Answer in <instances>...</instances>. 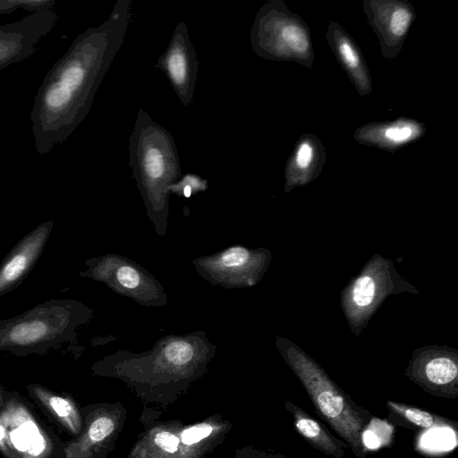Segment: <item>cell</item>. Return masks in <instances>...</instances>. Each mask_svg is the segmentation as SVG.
Returning <instances> with one entry per match:
<instances>
[{"label":"cell","instance_id":"cell-1","mask_svg":"<svg viewBox=\"0 0 458 458\" xmlns=\"http://www.w3.org/2000/svg\"><path fill=\"white\" fill-rule=\"evenodd\" d=\"M131 16V1L118 0L109 17L78 35L44 77L30 112L39 155L67 140L87 116Z\"/></svg>","mask_w":458,"mask_h":458},{"label":"cell","instance_id":"cell-2","mask_svg":"<svg viewBox=\"0 0 458 458\" xmlns=\"http://www.w3.org/2000/svg\"><path fill=\"white\" fill-rule=\"evenodd\" d=\"M276 347L284 362L296 376L318 414L345 442L357 458H367L364 434L374 416L357 404L303 349L284 337Z\"/></svg>","mask_w":458,"mask_h":458},{"label":"cell","instance_id":"cell-3","mask_svg":"<svg viewBox=\"0 0 458 458\" xmlns=\"http://www.w3.org/2000/svg\"><path fill=\"white\" fill-rule=\"evenodd\" d=\"M87 309L68 299H52L13 318L0 320V351L14 355L43 354L73 338Z\"/></svg>","mask_w":458,"mask_h":458},{"label":"cell","instance_id":"cell-4","mask_svg":"<svg viewBox=\"0 0 458 458\" xmlns=\"http://www.w3.org/2000/svg\"><path fill=\"white\" fill-rule=\"evenodd\" d=\"M129 165L139 188L151 201H163L181 174V163L171 133L139 109L129 139Z\"/></svg>","mask_w":458,"mask_h":458},{"label":"cell","instance_id":"cell-5","mask_svg":"<svg viewBox=\"0 0 458 458\" xmlns=\"http://www.w3.org/2000/svg\"><path fill=\"white\" fill-rule=\"evenodd\" d=\"M250 44L261 58L292 61L306 67L314 64L310 29L282 0H269L259 8L250 30Z\"/></svg>","mask_w":458,"mask_h":458},{"label":"cell","instance_id":"cell-6","mask_svg":"<svg viewBox=\"0 0 458 458\" xmlns=\"http://www.w3.org/2000/svg\"><path fill=\"white\" fill-rule=\"evenodd\" d=\"M419 291L397 272L394 262L375 254L341 292L340 305L352 333L359 336L390 295Z\"/></svg>","mask_w":458,"mask_h":458},{"label":"cell","instance_id":"cell-7","mask_svg":"<svg viewBox=\"0 0 458 458\" xmlns=\"http://www.w3.org/2000/svg\"><path fill=\"white\" fill-rule=\"evenodd\" d=\"M404 376L427 394L439 398H458V351L447 345L415 349Z\"/></svg>","mask_w":458,"mask_h":458},{"label":"cell","instance_id":"cell-8","mask_svg":"<svg viewBox=\"0 0 458 458\" xmlns=\"http://www.w3.org/2000/svg\"><path fill=\"white\" fill-rule=\"evenodd\" d=\"M155 67L165 74L179 100L187 107L193 98L199 62L184 21L176 25Z\"/></svg>","mask_w":458,"mask_h":458},{"label":"cell","instance_id":"cell-9","mask_svg":"<svg viewBox=\"0 0 458 458\" xmlns=\"http://www.w3.org/2000/svg\"><path fill=\"white\" fill-rule=\"evenodd\" d=\"M363 10L377 35L382 55L395 58L401 51L416 13L413 6L400 0H364Z\"/></svg>","mask_w":458,"mask_h":458},{"label":"cell","instance_id":"cell-10","mask_svg":"<svg viewBox=\"0 0 458 458\" xmlns=\"http://www.w3.org/2000/svg\"><path fill=\"white\" fill-rule=\"evenodd\" d=\"M57 21V13L50 9L1 25L0 70L30 57L38 42L54 29Z\"/></svg>","mask_w":458,"mask_h":458},{"label":"cell","instance_id":"cell-11","mask_svg":"<svg viewBox=\"0 0 458 458\" xmlns=\"http://www.w3.org/2000/svg\"><path fill=\"white\" fill-rule=\"evenodd\" d=\"M8 445L15 458H47L52 445L30 411L20 402L10 400L0 411Z\"/></svg>","mask_w":458,"mask_h":458},{"label":"cell","instance_id":"cell-12","mask_svg":"<svg viewBox=\"0 0 458 458\" xmlns=\"http://www.w3.org/2000/svg\"><path fill=\"white\" fill-rule=\"evenodd\" d=\"M54 223L39 224L25 234L0 264V297L16 289L29 276L50 237Z\"/></svg>","mask_w":458,"mask_h":458},{"label":"cell","instance_id":"cell-13","mask_svg":"<svg viewBox=\"0 0 458 458\" xmlns=\"http://www.w3.org/2000/svg\"><path fill=\"white\" fill-rule=\"evenodd\" d=\"M422 123L410 118H398L392 122L369 123L356 129L354 140L369 146L394 152L424 135Z\"/></svg>","mask_w":458,"mask_h":458},{"label":"cell","instance_id":"cell-14","mask_svg":"<svg viewBox=\"0 0 458 458\" xmlns=\"http://www.w3.org/2000/svg\"><path fill=\"white\" fill-rule=\"evenodd\" d=\"M326 38L359 95H369L372 91L371 76L365 59L352 38L338 23L330 21Z\"/></svg>","mask_w":458,"mask_h":458},{"label":"cell","instance_id":"cell-15","mask_svg":"<svg viewBox=\"0 0 458 458\" xmlns=\"http://www.w3.org/2000/svg\"><path fill=\"white\" fill-rule=\"evenodd\" d=\"M326 159L325 148L318 137L310 133L301 136L285 165V192L315 180Z\"/></svg>","mask_w":458,"mask_h":458},{"label":"cell","instance_id":"cell-16","mask_svg":"<svg viewBox=\"0 0 458 458\" xmlns=\"http://www.w3.org/2000/svg\"><path fill=\"white\" fill-rule=\"evenodd\" d=\"M285 408L291 414L295 430L310 446L333 458L345 457L348 445L335 437L324 423L292 401L285 402Z\"/></svg>","mask_w":458,"mask_h":458},{"label":"cell","instance_id":"cell-17","mask_svg":"<svg viewBox=\"0 0 458 458\" xmlns=\"http://www.w3.org/2000/svg\"><path fill=\"white\" fill-rule=\"evenodd\" d=\"M387 420L394 425L419 430L451 428L457 431L458 422L447 417L403 402L387 400Z\"/></svg>","mask_w":458,"mask_h":458},{"label":"cell","instance_id":"cell-18","mask_svg":"<svg viewBox=\"0 0 458 458\" xmlns=\"http://www.w3.org/2000/svg\"><path fill=\"white\" fill-rule=\"evenodd\" d=\"M29 389L64 427L72 433H77L80 430V416L74 403L70 399L39 385H30Z\"/></svg>","mask_w":458,"mask_h":458},{"label":"cell","instance_id":"cell-19","mask_svg":"<svg viewBox=\"0 0 458 458\" xmlns=\"http://www.w3.org/2000/svg\"><path fill=\"white\" fill-rule=\"evenodd\" d=\"M114 430L113 420L106 416L95 419L89 426L86 436L78 442H72L65 450L64 458H83L87 448L107 437Z\"/></svg>","mask_w":458,"mask_h":458},{"label":"cell","instance_id":"cell-20","mask_svg":"<svg viewBox=\"0 0 458 458\" xmlns=\"http://www.w3.org/2000/svg\"><path fill=\"white\" fill-rule=\"evenodd\" d=\"M165 357L172 363L183 365L189 362L193 356L191 346L184 341H174L165 350Z\"/></svg>","mask_w":458,"mask_h":458},{"label":"cell","instance_id":"cell-21","mask_svg":"<svg viewBox=\"0 0 458 458\" xmlns=\"http://www.w3.org/2000/svg\"><path fill=\"white\" fill-rule=\"evenodd\" d=\"M250 259V253L243 247L227 250L221 257L220 263L226 267H238L246 265Z\"/></svg>","mask_w":458,"mask_h":458},{"label":"cell","instance_id":"cell-22","mask_svg":"<svg viewBox=\"0 0 458 458\" xmlns=\"http://www.w3.org/2000/svg\"><path fill=\"white\" fill-rule=\"evenodd\" d=\"M212 430V427L207 423L195 425L182 433V441L185 445H193L208 437Z\"/></svg>","mask_w":458,"mask_h":458},{"label":"cell","instance_id":"cell-23","mask_svg":"<svg viewBox=\"0 0 458 458\" xmlns=\"http://www.w3.org/2000/svg\"><path fill=\"white\" fill-rule=\"evenodd\" d=\"M117 280L123 286L134 289L140 283V275L133 267H121L117 271Z\"/></svg>","mask_w":458,"mask_h":458},{"label":"cell","instance_id":"cell-24","mask_svg":"<svg viewBox=\"0 0 458 458\" xmlns=\"http://www.w3.org/2000/svg\"><path fill=\"white\" fill-rule=\"evenodd\" d=\"M55 4V0H17L18 7L30 13L50 10Z\"/></svg>","mask_w":458,"mask_h":458},{"label":"cell","instance_id":"cell-25","mask_svg":"<svg viewBox=\"0 0 458 458\" xmlns=\"http://www.w3.org/2000/svg\"><path fill=\"white\" fill-rule=\"evenodd\" d=\"M156 444L168 453H175L179 445V439L174 434L163 431L155 437Z\"/></svg>","mask_w":458,"mask_h":458},{"label":"cell","instance_id":"cell-26","mask_svg":"<svg viewBox=\"0 0 458 458\" xmlns=\"http://www.w3.org/2000/svg\"><path fill=\"white\" fill-rule=\"evenodd\" d=\"M0 451L7 457V458H15L13 454L9 448L8 441H7V435L4 429V427L3 426L2 422L0 421Z\"/></svg>","mask_w":458,"mask_h":458},{"label":"cell","instance_id":"cell-27","mask_svg":"<svg viewBox=\"0 0 458 458\" xmlns=\"http://www.w3.org/2000/svg\"><path fill=\"white\" fill-rule=\"evenodd\" d=\"M17 0H0V14H9L18 9Z\"/></svg>","mask_w":458,"mask_h":458},{"label":"cell","instance_id":"cell-28","mask_svg":"<svg viewBox=\"0 0 458 458\" xmlns=\"http://www.w3.org/2000/svg\"><path fill=\"white\" fill-rule=\"evenodd\" d=\"M183 194L185 197H190L191 195V187L190 185H185L183 187Z\"/></svg>","mask_w":458,"mask_h":458},{"label":"cell","instance_id":"cell-29","mask_svg":"<svg viewBox=\"0 0 458 458\" xmlns=\"http://www.w3.org/2000/svg\"><path fill=\"white\" fill-rule=\"evenodd\" d=\"M1 402H2V395H1V392H0V404H1Z\"/></svg>","mask_w":458,"mask_h":458}]
</instances>
